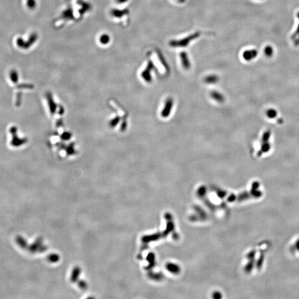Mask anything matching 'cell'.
Returning <instances> with one entry per match:
<instances>
[{
	"label": "cell",
	"mask_w": 299,
	"mask_h": 299,
	"mask_svg": "<svg viewBox=\"0 0 299 299\" xmlns=\"http://www.w3.org/2000/svg\"><path fill=\"white\" fill-rule=\"evenodd\" d=\"M55 132L49 138V143L55 154L61 158H68L77 154L75 144L73 135L62 128V125L55 126Z\"/></svg>",
	"instance_id": "obj_1"
},
{
	"label": "cell",
	"mask_w": 299,
	"mask_h": 299,
	"mask_svg": "<svg viewBox=\"0 0 299 299\" xmlns=\"http://www.w3.org/2000/svg\"><path fill=\"white\" fill-rule=\"evenodd\" d=\"M109 105L112 110V115L108 122L110 128L119 132L125 131L127 128V116L125 111L122 109L121 106L114 100L110 101Z\"/></svg>",
	"instance_id": "obj_2"
},
{
	"label": "cell",
	"mask_w": 299,
	"mask_h": 299,
	"mask_svg": "<svg viewBox=\"0 0 299 299\" xmlns=\"http://www.w3.org/2000/svg\"><path fill=\"white\" fill-rule=\"evenodd\" d=\"M45 101L47 104V109L49 115L53 120L56 121V126L61 125V118L64 114V109L63 106L55 100L53 95L51 93L45 95Z\"/></svg>",
	"instance_id": "obj_3"
},
{
	"label": "cell",
	"mask_w": 299,
	"mask_h": 299,
	"mask_svg": "<svg viewBox=\"0 0 299 299\" xmlns=\"http://www.w3.org/2000/svg\"><path fill=\"white\" fill-rule=\"evenodd\" d=\"M201 35V33L197 32L194 33L192 35H187L184 38L174 40L170 42V45L174 48H185L187 45H189L191 43V41H194Z\"/></svg>",
	"instance_id": "obj_4"
},
{
	"label": "cell",
	"mask_w": 299,
	"mask_h": 299,
	"mask_svg": "<svg viewBox=\"0 0 299 299\" xmlns=\"http://www.w3.org/2000/svg\"><path fill=\"white\" fill-rule=\"evenodd\" d=\"M271 135V131L270 130H266L262 135L261 150L257 153L259 156H261L264 154H267L270 151L271 148V145L270 142Z\"/></svg>",
	"instance_id": "obj_5"
},
{
	"label": "cell",
	"mask_w": 299,
	"mask_h": 299,
	"mask_svg": "<svg viewBox=\"0 0 299 299\" xmlns=\"http://www.w3.org/2000/svg\"><path fill=\"white\" fill-rule=\"evenodd\" d=\"M257 51L255 49H251L245 50L243 53V58L246 61H251L257 57Z\"/></svg>",
	"instance_id": "obj_6"
},
{
	"label": "cell",
	"mask_w": 299,
	"mask_h": 299,
	"mask_svg": "<svg viewBox=\"0 0 299 299\" xmlns=\"http://www.w3.org/2000/svg\"><path fill=\"white\" fill-rule=\"evenodd\" d=\"M179 55H180V57L181 60L182 65H183V67L186 68H190V65H191L190 59H189L188 55L184 51L182 52V53H181Z\"/></svg>",
	"instance_id": "obj_7"
},
{
	"label": "cell",
	"mask_w": 299,
	"mask_h": 299,
	"mask_svg": "<svg viewBox=\"0 0 299 299\" xmlns=\"http://www.w3.org/2000/svg\"><path fill=\"white\" fill-rule=\"evenodd\" d=\"M266 115L267 118L269 119H275L277 116V110L274 108H269L266 111Z\"/></svg>",
	"instance_id": "obj_8"
},
{
	"label": "cell",
	"mask_w": 299,
	"mask_h": 299,
	"mask_svg": "<svg viewBox=\"0 0 299 299\" xmlns=\"http://www.w3.org/2000/svg\"><path fill=\"white\" fill-rule=\"evenodd\" d=\"M273 48L271 46L268 45L264 48V53L267 57H271L273 55Z\"/></svg>",
	"instance_id": "obj_9"
},
{
	"label": "cell",
	"mask_w": 299,
	"mask_h": 299,
	"mask_svg": "<svg viewBox=\"0 0 299 299\" xmlns=\"http://www.w3.org/2000/svg\"><path fill=\"white\" fill-rule=\"evenodd\" d=\"M172 101L171 100H169L168 102L167 103V105L166 106V108H164V110L163 111V115L164 116H167L169 114V112L170 111V110L171 109V106H172Z\"/></svg>",
	"instance_id": "obj_10"
},
{
	"label": "cell",
	"mask_w": 299,
	"mask_h": 299,
	"mask_svg": "<svg viewBox=\"0 0 299 299\" xmlns=\"http://www.w3.org/2000/svg\"><path fill=\"white\" fill-rule=\"evenodd\" d=\"M10 78L13 83H17L18 81V74L16 71L13 70L10 72Z\"/></svg>",
	"instance_id": "obj_11"
},
{
	"label": "cell",
	"mask_w": 299,
	"mask_h": 299,
	"mask_svg": "<svg viewBox=\"0 0 299 299\" xmlns=\"http://www.w3.org/2000/svg\"><path fill=\"white\" fill-rule=\"evenodd\" d=\"M212 96L214 98H216V99H217V98H218V100L219 101H221L222 99V96H221L220 95H219L218 94L216 93H214L213 94Z\"/></svg>",
	"instance_id": "obj_12"
},
{
	"label": "cell",
	"mask_w": 299,
	"mask_h": 299,
	"mask_svg": "<svg viewBox=\"0 0 299 299\" xmlns=\"http://www.w3.org/2000/svg\"><path fill=\"white\" fill-rule=\"evenodd\" d=\"M172 1H176V0H172Z\"/></svg>",
	"instance_id": "obj_13"
}]
</instances>
